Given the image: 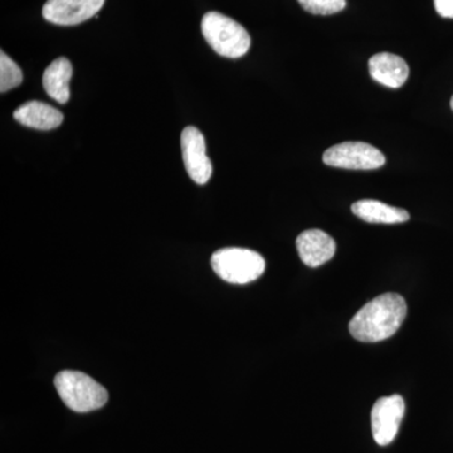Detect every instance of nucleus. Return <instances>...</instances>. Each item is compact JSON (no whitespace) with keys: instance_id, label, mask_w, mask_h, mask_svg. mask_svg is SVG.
Listing matches in <instances>:
<instances>
[{"instance_id":"obj_1","label":"nucleus","mask_w":453,"mask_h":453,"mask_svg":"<svg viewBox=\"0 0 453 453\" xmlns=\"http://www.w3.org/2000/svg\"><path fill=\"white\" fill-rule=\"evenodd\" d=\"M407 316V303L401 295L387 292L380 295L354 315L349 332L363 342H378L398 332Z\"/></svg>"},{"instance_id":"obj_4","label":"nucleus","mask_w":453,"mask_h":453,"mask_svg":"<svg viewBox=\"0 0 453 453\" xmlns=\"http://www.w3.org/2000/svg\"><path fill=\"white\" fill-rule=\"evenodd\" d=\"M211 265L220 279L238 285L255 281L266 268V261L258 252L240 247H228L214 252Z\"/></svg>"},{"instance_id":"obj_2","label":"nucleus","mask_w":453,"mask_h":453,"mask_svg":"<svg viewBox=\"0 0 453 453\" xmlns=\"http://www.w3.org/2000/svg\"><path fill=\"white\" fill-rule=\"evenodd\" d=\"M55 387L64 403L77 413L100 410L109 401V393L86 372L62 371L56 375Z\"/></svg>"},{"instance_id":"obj_13","label":"nucleus","mask_w":453,"mask_h":453,"mask_svg":"<svg viewBox=\"0 0 453 453\" xmlns=\"http://www.w3.org/2000/svg\"><path fill=\"white\" fill-rule=\"evenodd\" d=\"M351 211L357 219L368 223H383V225H396L410 219V213L402 208L392 207L380 201L365 199L351 205Z\"/></svg>"},{"instance_id":"obj_3","label":"nucleus","mask_w":453,"mask_h":453,"mask_svg":"<svg viewBox=\"0 0 453 453\" xmlns=\"http://www.w3.org/2000/svg\"><path fill=\"white\" fill-rule=\"evenodd\" d=\"M202 33L214 52L226 58H240L251 47L249 32L219 12H210L203 17Z\"/></svg>"},{"instance_id":"obj_5","label":"nucleus","mask_w":453,"mask_h":453,"mask_svg":"<svg viewBox=\"0 0 453 453\" xmlns=\"http://www.w3.org/2000/svg\"><path fill=\"white\" fill-rule=\"evenodd\" d=\"M324 163L333 168L372 170L386 164V157L371 144L362 142H345L332 146L323 155Z\"/></svg>"},{"instance_id":"obj_16","label":"nucleus","mask_w":453,"mask_h":453,"mask_svg":"<svg viewBox=\"0 0 453 453\" xmlns=\"http://www.w3.org/2000/svg\"><path fill=\"white\" fill-rule=\"evenodd\" d=\"M437 13L443 18H453V0H434Z\"/></svg>"},{"instance_id":"obj_6","label":"nucleus","mask_w":453,"mask_h":453,"mask_svg":"<svg viewBox=\"0 0 453 453\" xmlns=\"http://www.w3.org/2000/svg\"><path fill=\"white\" fill-rule=\"evenodd\" d=\"M405 412L404 399L395 395L383 396L372 410V432L375 442L388 446L395 441Z\"/></svg>"},{"instance_id":"obj_9","label":"nucleus","mask_w":453,"mask_h":453,"mask_svg":"<svg viewBox=\"0 0 453 453\" xmlns=\"http://www.w3.org/2000/svg\"><path fill=\"white\" fill-rule=\"evenodd\" d=\"M296 247L301 261L311 268L326 264L336 252L335 241L321 229L303 231L297 237Z\"/></svg>"},{"instance_id":"obj_7","label":"nucleus","mask_w":453,"mask_h":453,"mask_svg":"<svg viewBox=\"0 0 453 453\" xmlns=\"http://www.w3.org/2000/svg\"><path fill=\"white\" fill-rule=\"evenodd\" d=\"M180 144L188 174L199 186L207 184L213 166L207 155L204 135L196 127H188L181 133Z\"/></svg>"},{"instance_id":"obj_14","label":"nucleus","mask_w":453,"mask_h":453,"mask_svg":"<svg viewBox=\"0 0 453 453\" xmlns=\"http://www.w3.org/2000/svg\"><path fill=\"white\" fill-rule=\"evenodd\" d=\"M22 82L23 73L19 65L2 50L0 53V92L4 94L9 89L18 88Z\"/></svg>"},{"instance_id":"obj_11","label":"nucleus","mask_w":453,"mask_h":453,"mask_svg":"<svg viewBox=\"0 0 453 453\" xmlns=\"http://www.w3.org/2000/svg\"><path fill=\"white\" fill-rule=\"evenodd\" d=\"M13 116L19 124L37 130L56 129L64 121V113L40 101H29L18 107Z\"/></svg>"},{"instance_id":"obj_8","label":"nucleus","mask_w":453,"mask_h":453,"mask_svg":"<svg viewBox=\"0 0 453 453\" xmlns=\"http://www.w3.org/2000/svg\"><path fill=\"white\" fill-rule=\"evenodd\" d=\"M105 0H49L43 7L44 19L57 26H76L96 16Z\"/></svg>"},{"instance_id":"obj_12","label":"nucleus","mask_w":453,"mask_h":453,"mask_svg":"<svg viewBox=\"0 0 453 453\" xmlns=\"http://www.w3.org/2000/svg\"><path fill=\"white\" fill-rule=\"evenodd\" d=\"M73 68L65 57H59L46 68L43 74V88L50 98L58 104L70 100V81Z\"/></svg>"},{"instance_id":"obj_17","label":"nucleus","mask_w":453,"mask_h":453,"mask_svg":"<svg viewBox=\"0 0 453 453\" xmlns=\"http://www.w3.org/2000/svg\"><path fill=\"white\" fill-rule=\"evenodd\" d=\"M451 107H452V110H453V97H452V100H451Z\"/></svg>"},{"instance_id":"obj_10","label":"nucleus","mask_w":453,"mask_h":453,"mask_svg":"<svg viewBox=\"0 0 453 453\" xmlns=\"http://www.w3.org/2000/svg\"><path fill=\"white\" fill-rule=\"evenodd\" d=\"M369 73L380 85L399 88L407 81L410 67L402 57L383 52L369 59Z\"/></svg>"},{"instance_id":"obj_15","label":"nucleus","mask_w":453,"mask_h":453,"mask_svg":"<svg viewBox=\"0 0 453 453\" xmlns=\"http://www.w3.org/2000/svg\"><path fill=\"white\" fill-rule=\"evenodd\" d=\"M301 7L316 16L339 13L347 5V0H297Z\"/></svg>"}]
</instances>
